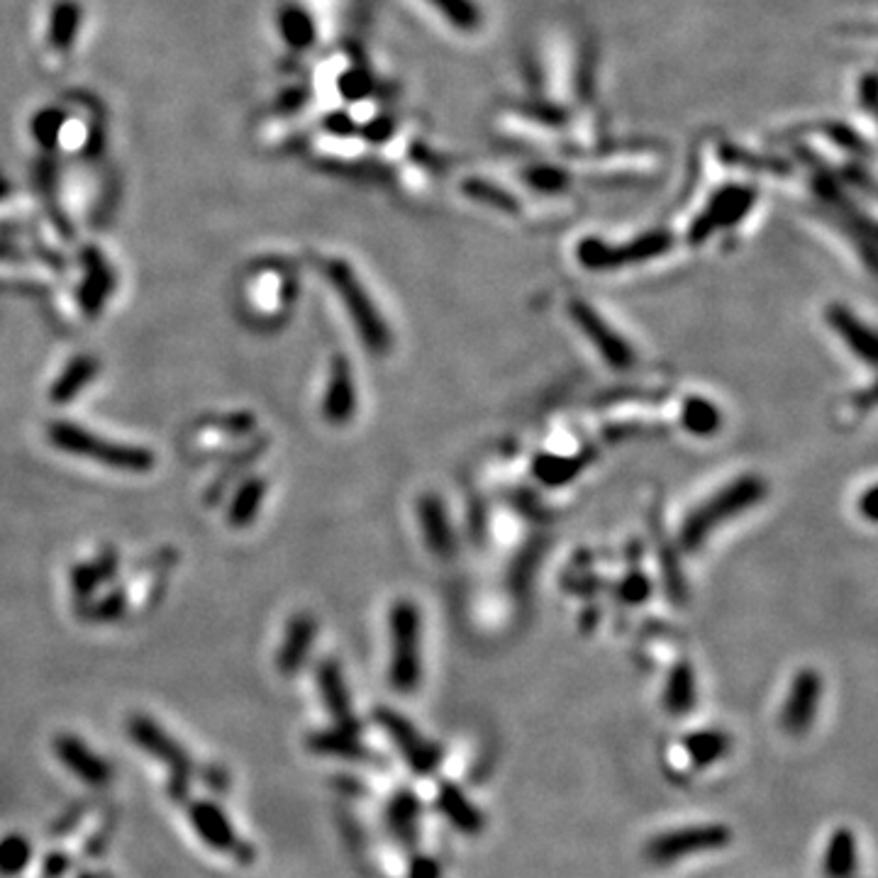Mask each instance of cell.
Instances as JSON below:
<instances>
[{"instance_id": "obj_4", "label": "cell", "mask_w": 878, "mask_h": 878, "mask_svg": "<svg viewBox=\"0 0 878 878\" xmlns=\"http://www.w3.org/2000/svg\"><path fill=\"white\" fill-rule=\"evenodd\" d=\"M390 634V686L398 693H415L423 681V615L408 598L393 603L388 612Z\"/></svg>"}, {"instance_id": "obj_39", "label": "cell", "mask_w": 878, "mask_h": 878, "mask_svg": "<svg viewBox=\"0 0 878 878\" xmlns=\"http://www.w3.org/2000/svg\"><path fill=\"white\" fill-rule=\"evenodd\" d=\"M408 876L410 878H439L442 876V868H439V864L432 856H415L413 862H410Z\"/></svg>"}, {"instance_id": "obj_15", "label": "cell", "mask_w": 878, "mask_h": 878, "mask_svg": "<svg viewBox=\"0 0 878 878\" xmlns=\"http://www.w3.org/2000/svg\"><path fill=\"white\" fill-rule=\"evenodd\" d=\"M191 825L195 832L201 835V839L215 852H228L237 854L242 849V842L234 827L230 823V817L224 815V810L220 805L210 803V800H195L189 810Z\"/></svg>"}, {"instance_id": "obj_3", "label": "cell", "mask_w": 878, "mask_h": 878, "mask_svg": "<svg viewBox=\"0 0 878 878\" xmlns=\"http://www.w3.org/2000/svg\"><path fill=\"white\" fill-rule=\"evenodd\" d=\"M325 276L330 286L337 290L341 306L347 308L349 320L354 322L361 345L376 357L388 354V349L393 347V332L380 315L374 298L369 296L364 283L359 281L357 271L345 259H332L325 267Z\"/></svg>"}, {"instance_id": "obj_11", "label": "cell", "mask_w": 878, "mask_h": 878, "mask_svg": "<svg viewBox=\"0 0 878 878\" xmlns=\"http://www.w3.org/2000/svg\"><path fill=\"white\" fill-rule=\"evenodd\" d=\"M819 700H823V676L815 669L798 671L790 683L784 712H780V727L793 737L805 735L813 727Z\"/></svg>"}, {"instance_id": "obj_27", "label": "cell", "mask_w": 878, "mask_h": 878, "mask_svg": "<svg viewBox=\"0 0 878 878\" xmlns=\"http://www.w3.org/2000/svg\"><path fill=\"white\" fill-rule=\"evenodd\" d=\"M856 837L852 829L839 827L832 832L825 849V876L827 878H852L856 871Z\"/></svg>"}, {"instance_id": "obj_34", "label": "cell", "mask_w": 878, "mask_h": 878, "mask_svg": "<svg viewBox=\"0 0 878 878\" xmlns=\"http://www.w3.org/2000/svg\"><path fill=\"white\" fill-rule=\"evenodd\" d=\"M534 474L540 476L544 483H550V478H552V483H564L576 474V466L571 462H566V459L542 456V459H537Z\"/></svg>"}, {"instance_id": "obj_17", "label": "cell", "mask_w": 878, "mask_h": 878, "mask_svg": "<svg viewBox=\"0 0 878 878\" xmlns=\"http://www.w3.org/2000/svg\"><path fill=\"white\" fill-rule=\"evenodd\" d=\"M318 686H320L322 702H325L330 715L335 718L337 727L359 732V722L354 715V708H351L345 673H341L339 663L335 659H325L318 667Z\"/></svg>"}, {"instance_id": "obj_18", "label": "cell", "mask_w": 878, "mask_h": 878, "mask_svg": "<svg viewBox=\"0 0 878 878\" xmlns=\"http://www.w3.org/2000/svg\"><path fill=\"white\" fill-rule=\"evenodd\" d=\"M318 637V622L308 612H298L288 620L286 637H283L281 651L276 657V667L283 676H293L298 673L302 663H306L308 654L312 649V642Z\"/></svg>"}, {"instance_id": "obj_8", "label": "cell", "mask_w": 878, "mask_h": 878, "mask_svg": "<svg viewBox=\"0 0 878 878\" xmlns=\"http://www.w3.org/2000/svg\"><path fill=\"white\" fill-rule=\"evenodd\" d=\"M569 318L573 325L581 330V335L591 341V347L598 351V357L615 371H628L637 361V351L630 345L628 337H622L608 320H605L591 302L573 298L569 302Z\"/></svg>"}, {"instance_id": "obj_42", "label": "cell", "mask_w": 878, "mask_h": 878, "mask_svg": "<svg viewBox=\"0 0 878 878\" xmlns=\"http://www.w3.org/2000/svg\"><path fill=\"white\" fill-rule=\"evenodd\" d=\"M83 878H95V876H83Z\"/></svg>"}, {"instance_id": "obj_38", "label": "cell", "mask_w": 878, "mask_h": 878, "mask_svg": "<svg viewBox=\"0 0 878 878\" xmlns=\"http://www.w3.org/2000/svg\"><path fill=\"white\" fill-rule=\"evenodd\" d=\"M122 610H125V595L122 593H111L107 598L101 601V605H95L91 618L111 620V618H117V615H120Z\"/></svg>"}, {"instance_id": "obj_37", "label": "cell", "mask_w": 878, "mask_h": 878, "mask_svg": "<svg viewBox=\"0 0 878 878\" xmlns=\"http://www.w3.org/2000/svg\"><path fill=\"white\" fill-rule=\"evenodd\" d=\"M620 595L628 603H640L649 595V579L642 573H632L628 581H622L620 585Z\"/></svg>"}, {"instance_id": "obj_28", "label": "cell", "mask_w": 878, "mask_h": 878, "mask_svg": "<svg viewBox=\"0 0 878 878\" xmlns=\"http://www.w3.org/2000/svg\"><path fill=\"white\" fill-rule=\"evenodd\" d=\"M683 749H686L693 766L706 769L712 766L718 759H722L729 751V737L722 729H698L683 739Z\"/></svg>"}, {"instance_id": "obj_21", "label": "cell", "mask_w": 878, "mask_h": 878, "mask_svg": "<svg viewBox=\"0 0 878 878\" xmlns=\"http://www.w3.org/2000/svg\"><path fill=\"white\" fill-rule=\"evenodd\" d=\"M456 35H478L486 27V13L478 0H423Z\"/></svg>"}, {"instance_id": "obj_13", "label": "cell", "mask_w": 878, "mask_h": 878, "mask_svg": "<svg viewBox=\"0 0 878 878\" xmlns=\"http://www.w3.org/2000/svg\"><path fill=\"white\" fill-rule=\"evenodd\" d=\"M54 754L76 778H81L83 784L93 788H105L111 784L113 778L111 764H107L101 754H95V751L76 735H59L54 739Z\"/></svg>"}, {"instance_id": "obj_26", "label": "cell", "mask_w": 878, "mask_h": 878, "mask_svg": "<svg viewBox=\"0 0 878 878\" xmlns=\"http://www.w3.org/2000/svg\"><path fill=\"white\" fill-rule=\"evenodd\" d=\"M263 498H267V481L261 476H251L247 481H242L230 501L228 522L242 530V527L257 520Z\"/></svg>"}, {"instance_id": "obj_7", "label": "cell", "mask_w": 878, "mask_h": 878, "mask_svg": "<svg viewBox=\"0 0 878 878\" xmlns=\"http://www.w3.org/2000/svg\"><path fill=\"white\" fill-rule=\"evenodd\" d=\"M757 203V191L745 183H727L710 195L706 208L690 222L688 242L702 244L720 230H729L747 218Z\"/></svg>"}, {"instance_id": "obj_33", "label": "cell", "mask_w": 878, "mask_h": 878, "mask_svg": "<svg viewBox=\"0 0 878 878\" xmlns=\"http://www.w3.org/2000/svg\"><path fill=\"white\" fill-rule=\"evenodd\" d=\"M29 858H33V847L23 835H5L0 839V876L23 874Z\"/></svg>"}, {"instance_id": "obj_10", "label": "cell", "mask_w": 878, "mask_h": 878, "mask_svg": "<svg viewBox=\"0 0 878 878\" xmlns=\"http://www.w3.org/2000/svg\"><path fill=\"white\" fill-rule=\"evenodd\" d=\"M374 715L380 729L393 739V745L398 747L400 754H403L405 764L413 769L415 774L419 776L435 774L439 764H442V749H439L432 739H427L413 722L396 710L376 708Z\"/></svg>"}, {"instance_id": "obj_36", "label": "cell", "mask_w": 878, "mask_h": 878, "mask_svg": "<svg viewBox=\"0 0 878 878\" xmlns=\"http://www.w3.org/2000/svg\"><path fill=\"white\" fill-rule=\"evenodd\" d=\"M59 127H62V115H59L56 111H47L42 115H37V122H35L37 140L47 146H52L59 134Z\"/></svg>"}, {"instance_id": "obj_20", "label": "cell", "mask_w": 878, "mask_h": 878, "mask_svg": "<svg viewBox=\"0 0 878 878\" xmlns=\"http://www.w3.org/2000/svg\"><path fill=\"white\" fill-rule=\"evenodd\" d=\"M83 263H86V279H83L81 293H78V300H81V306L88 315H98L101 308L105 306L107 296H111L115 279H113L111 267L103 261L101 251L88 249Z\"/></svg>"}, {"instance_id": "obj_32", "label": "cell", "mask_w": 878, "mask_h": 878, "mask_svg": "<svg viewBox=\"0 0 878 878\" xmlns=\"http://www.w3.org/2000/svg\"><path fill=\"white\" fill-rule=\"evenodd\" d=\"M281 35L293 49H306L315 42V23L310 15L300 8H283L281 10Z\"/></svg>"}, {"instance_id": "obj_6", "label": "cell", "mask_w": 878, "mask_h": 878, "mask_svg": "<svg viewBox=\"0 0 878 878\" xmlns=\"http://www.w3.org/2000/svg\"><path fill=\"white\" fill-rule=\"evenodd\" d=\"M127 732H130L132 741L146 754L159 759L162 764L169 769V793L176 803H183L189 796L193 764L185 749L176 741L169 732L162 725H156L152 718L146 715H132L127 720Z\"/></svg>"}, {"instance_id": "obj_12", "label": "cell", "mask_w": 878, "mask_h": 878, "mask_svg": "<svg viewBox=\"0 0 878 878\" xmlns=\"http://www.w3.org/2000/svg\"><path fill=\"white\" fill-rule=\"evenodd\" d=\"M357 405L359 396L354 366H351V361L345 354L332 357L330 378L325 386V396H322V417L330 425H347L357 415Z\"/></svg>"}, {"instance_id": "obj_41", "label": "cell", "mask_w": 878, "mask_h": 878, "mask_svg": "<svg viewBox=\"0 0 878 878\" xmlns=\"http://www.w3.org/2000/svg\"><path fill=\"white\" fill-rule=\"evenodd\" d=\"M876 493H878L876 486H868L864 498H862V505H858V507H862L866 520H871V522L876 520Z\"/></svg>"}, {"instance_id": "obj_23", "label": "cell", "mask_w": 878, "mask_h": 878, "mask_svg": "<svg viewBox=\"0 0 878 878\" xmlns=\"http://www.w3.org/2000/svg\"><path fill=\"white\" fill-rule=\"evenodd\" d=\"M698 700V686H696V671L688 661H679L676 667L669 671L667 688H663V708L669 715H688L696 708Z\"/></svg>"}, {"instance_id": "obj_9", "label": "cell", "mask_w": 878, "mask_h": 878, "mask_svg": "<svg viewBox=\"0 0 878 878\" xmlns=\"http://www.w3.org/2000/svg\"><path fill=\"white\" fill-rule=\"evenodd\" d=\"M729 839L732 832L727 825L720 823L686 825L654 837L647 847V856L654 864H676L686 856L700 852H715V849L727 847Z\"/></svg>"}, {"instance_id": "obj_25", "label": "cell", "mask_w": 878, "mask_h": 878, "mask_svg": "<svg viewBox=\"0 0 878 878\" xmlns=\"http://www.w3.org/2000/svg\"><path fill=\"white\" fill-rule=\"evenodd\" d=\"M117 571V554L113 550H105L93 561L76 564L72 569V591L76 601H83L93 595L105 581H111Z\"/></svg>"}, {"instance_id": "obj_19", "label": "cell", "mask_w": 878, "mask_h": 878, "mask_svg": "<svg viewBox=\"0 0 878 878\" xmlns=\"http://www.w3.org/2000/svg\"><path fill=\"white\" fill-rule=\"evenodd\" d=\"M437 808L459 832L478 835L486 825V817L472 798L454 784H442L437 790Z\"/></svg>"}, {"instance_id": "obj_14", "label": "cell", "mask_w": 878, "mask_h": 878, "mask_svg": "<svg viewBox=\"0 0 878 878\" xmlns=\"http://www.w3.org/2000/svg\"><path fill=\"white\" fill-rule=\"evenodd\" d=\"M417 522L419 532H423V540L427 544V552H432L439 559H449L456 550V537L442 498L435 493H425L419 498Z\"/></svg>"}, {"instance_id": "obj_1", "label": "cell", "mask_w": 878, "mask_h": 878, "mask_svg": "<svg viewBox=\"0 0 878 878\" xmlns=\"http://www.w3.org/2000/svg\"><path fill=\"white\" fill-rule=\"evenodd\" d=\"M766 498V481L757 474H745L720 488L706 503L690 511L679 530V546L683 552H698L720 525L735 520Z\"/></svg>"}, {"instance_id": "obj_24", "label": "cell", "mask_w": 878, "mask_h": 878, "mask_svg": "<svg viewBox=\"0 0 878 878\" xmlns=\"http://www.w3.org/2000/svg\"><path fill=\"white\" fill-rule=\"evenodd\" d=\"M98 369H101L98 359L88 354L68 361L62 376L54 380L52 388H49L52 403H68V400H74L98 376Z\"/></svg>"}, {"instance_id": "obj_35", "label": "cell", "mask_w": 878, "mask_h": 878, "mask_svg": "<svg viewBox=\"0 0 878 878\" xmlns=\"http://www.w3.org/2000/svg\"><path fill=\"white\" fill-rule=\"evenodd\" d=\"M339 91L349 101H359V98H364L371 91V78L364 72H347L339 81Z\"/></svg>"}, {"instance_id": "obj_22", "label": "cell", "mask_w": 878, "mask_h": 878, "mask_svg": "<svg viewBox=\"0 0 878 878\" xmlns=\"http://www.w3.org/2000/svg\"><path fill=\"white\" fill-rule=\"evenodd\" d=\"M386 823L390 835H393L400 844L413 847L417 842L419 832V800L410 790H398V793L388 800L386 808Z\"/></svg>"}, {"instance_id": "obj_29", "label": "cell", "mask_w": 878, "mask_h": 878, "mask_svg": "<svg viewBox=\"0 0 878 878\" xmlns=\"http://www.w3.org/2000/svg\"><path fill=\"white\" fill-rule=\"evenodd\" d=\"M681 425L696 437H712L722 425V413L708 398L690 396L681 408Z\"/></svg>"}, {"instance_id": "obj_2", "label": "cell", "mask_w": 878, "mask_h": 878, "mask_svg": "<svg viewBox=\"0 0 878 878\" xmlns=\"http://www.w3.org/2000/svg\"><path fill=\"white\" fill-rule=\"evenodd\" d=\"M47 437L49 442L56 449H62V452L91 459V462L115 468V472L146 474L152 472V466L156 462L154 454L146 447L113 442V439L88 432L81 425L66 423V419H54V423H49Z\"/></svg>"}, {"instance_id": "obj_30", "label": "cell", "mask_w": 878, "mask_h": 878, "mask_svg": "<svg viewBox=\"0 0 878 878\" xmlns=\"http://www.w3.org/2000/svg\"><path fill=\"white\" fill-rule=\"evenodd\" d=\"M308 747L312 751H318V754H327V757H341V759H364L366 757V749L361 747L359 741V732H349V729H325V732H315L308 739Z\"/></svg>"}, {"instance_id": "obj_5", "label": "cell", "mask_w": 878, "mask_h": 878, "mask_svg": "<svg viewBox=\"0 0 878 878\" xmlns=\"http://www.w3.org/2000/svg\"><path fill=\"white\" fill-rule=\"evenodd\" d=\"M673 247V234L667 230L644 232L630 242L612 244L601 237H585L576 247V259L589 271H618L624 267L654 261Z\"/></svg>"}, {"instance_id": "obj_31", "label": "cell", "mask_w": 878, "mask_h": 878, "mask_svg": "<svg viewBox=\"0 0 878 878\" xmlns=\"http://www.w3.org/2000/svg\"><path fill=\"white\" fill-rule=\"evenodd\" d=\"M78 27H81V5L76 0H59L49 20V42L66 52L74 44Z\"/></svg>"}, {"instance_id": "obj_16", "label": "cell", "mask_w": 878, "mask_h": 878, "mask_svg": "<svg viewBox=\"0 0 878 878\" xmlns=\"http://www.w3.org/2000/svg\"><path fill=\"white\" fill-rule=\"evenodd\" d=\"M827 322L829 327L835 330V335L842 337V341L856 359H862L868 366L876 364L874 330L868 327L852 308L842 306V302H832V306L827 308Z\"/></svg>"}, {"instance_id": "obj_40", "label": "cell", "mask_w": 878, "mask_h": 878, "mask_svg": "<svg viewBox=\"0 0 878 878\" xmlns=\"http://www.w3.org/2000/svg\"><path fill=\"white\" fill-rule=\"evenodd\" d=\"M325 127H327L330 132H335V134H349V132H354V122H351L347 115H330L327 120H325Z\"/></svg>"}]
</instances>
